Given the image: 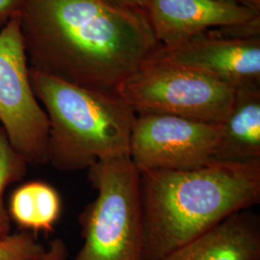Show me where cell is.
Masks as SVG:
<instances>
[{
	"label": "cell",
	"instance_id": "cell-1",
	"mask_svg": "<svg viewBox=\"0 0 260 260\" xmlns=\"http://www.w3.org/2000/svg\"><path fill=\"white\" fill-rule=\"evenodd\" d=\"M20 33L29 70L115 92L161 45L144 9L105 0H22Z\"/></svg>",
	"mask_w": 260,
	"mask_h": 260
},
{
	"label": "cell",
	"instance_id": "cell-2",
	"mask_svg": "<svg viewBox=\"0 0 260 260\" xmlns=\"http://www.w3.org/2000/svg\"><path fill=\"white\" fill-rule=\"evenodd\" d=\"M145 260H160L260 203V160L140 173Z\"/></svg>",
	"mask_w": 260,
	"mask_h": 260
},
{
	"label": "cell",
	"instance_id": "cell-3",
	"mask_svg": "<svg viewBox=\"0 0 260 260\" xmlns=\"http://www.w3.org/2000/svg\"><path fill=\"white\" fill-rule=\"evenodd\" d=\"M49 122L48 163L61 172L129 156L136 112L115 92L93 90L29 70Z\"/></svg>",
	"mask_w": 260,
	"mask_h": 260
},
{
	"label": "cell",
	"instance_id": "cell-4",
	"mask_svg": "<svg viewBox=\"0 0 260 260\" xmlns=\"http://www.w3.org/2000/svg\"><path fill=\"white\" fill-rule=\"evenodd\" d=\"M87 171L98 194L79 215L83 244L73 260H145L139 171L129 156Z\"/></svg>",
	"mask_w": 260,
	"mask_h": 260
},
{
	"label": "cell",
	"instance_id": "cell-5",
	"mask_svg": "<svg viewBox=\"0 0 260 260\" xmlns=\"http://www.w3.org/2000/svg\"><path fill=\"white\" fill-rule=\"evenodd\" d=\"M136 114H163L222 124L236 90L182 66L148 60L115 90Z\"/></svg>",
	"mask_w": 260,
	"mask_h": 260
},
{
	"label": "cell",
	"instance_id": "cell-6",
	"mask_svg": "<svg viewBox=\"0 0 260 260\" xmlns=\"http://www.w3.org/2000/svg\"><path fill=\"white\" fill-rule=\"evenodd\" d=\"M0 125L28 164H48L49 122L30 82L19 12L0 29Z\"/></svg>",
	"mask_w": 260,
	"mask_h": 260
},
{
	"label": "cell",
	"instance_id": "cell-7",
	"mask_svg": "<svg viewBox=\"0 0 260 260\" xmlns=\"http://www.w3.org/2000/svg\"><path fill=\"white\" fill-rule=\"evenodd\" d=\"M149 60L196 70L235 90L260 88V19L212 29L176 46H161Z\"/></svg>",
	"mask_w": 260,
	"mask_h": 260
},
{
	"label": "cell",
	"instance_id": "cell-8",
	"mask_svg": "<svg viewBox=\"0 0 260 260\" xmlns=\"http://www.w3.org/2000/svg\"><path fill=\"white\" fill-rule=\"evenodd\" d=\"M221 132L222 124L137 114L130 137V160L139 173L202 167L213 162Z\"/></svg>",
	"mask_w": 260,
	"mask_h": 260
},
{
	"label": "cell",
	"instance_id": "cell-9",
	"mask_svg": "<svg viewBox=\"0 0 260 260\" xmlns=\"http://www.w3.org/2000/svg\"><path fill=\"white\" fill-rule=\"evenodd\" d=\"M145 12L162 47L176 46L216 28L260 19V12L223 0H148Z\"/></svg>",
	"mask_w": 260,
	"mask_h": 260
},
{
	"label": "cell",
	"instance_id": "cell-10",
	"mask_svg": "<svg viewBox=\"0 0 260 260\" xmlns=\"http://www.w3.org/2000/svg\"><path fill=\"white\" fill-rule=\"evenodd\" d=\"M160 260H260L259 216L233 214Z\"/></svg>",
	"mask_w": 260,
	"mask_h": 260
},
{
	"label": "cell",
	"instance_id": "cell-11",
	"mask_svg": "<svg viewBox=\"0 0 260 260\" xmlns=\"http://www.w3.org/2000/svg\"><path fill=\"white\" fill-rule=\"evenodd\" d=\"M260 160V88L236 90L233 108L222 123L213 161Z\"/></svg>",
	"mask_w": 260,
	"mask_h": 260
},
{
	"label": "cell",
	"instance_id": "cell-12",
	"mask_svg": "<svg viewBox=\"0 0 260 260\" xmlns=\"http://www.w3.org/2000/svg\"><path fill=\"white\" fill-rule=\"evenodd\" d=\"M62 201L54 187L30 181L17 188L10 198V218L23 231L49 233L60 218Z\"/></svg>",
	"mask_w": 260,
	"mask_h": 260
},
{
	"label": "cell",
	"instance_id": "cell-13",
	"mask_svg": "<svg viewBox=\"0 0 260 260\" xmlns=\"http://www.w3.org/2000/svg\"><path fill=\"white\" fill-rule=\"evenodd\" d=\"M28 163L13 147L0 125V240L11 234V218L4 204V193L10 185L21 180L26 175Z\"/></svg>",
	"mask_w": 260,
	"mask_h": 260
},
{
	"label": "cell",
	"instance_id": "cell-14",
	"mask_svg": "<svg viewBox=\"0 0 260 260\" xmlns=\"http://www.w3.org/2000/svg\"><path fill=\"white\" fill-rule=\"evenodd\" d=\"M45 250L35 233L27 231L11 233L0 240V260H35Z\"/></svg>",
	"mask_w": 260,
	"mask_h": 260
},
{
	"label": "cell",
	"instance_id": "cell-15",
	"mask_svg": "<svg viewBox=\"0 0 260 260\" xmlns=\"http://www.w3.org/2000/svg\"><path fill=\"white\" fill-rule=\"evenodd\" d=\"M69 250L64 240L55 238L49 242L43 254L35 260H68Z\"/></svg>",
	"mask_w": 260,
	"mask_h": 260
},
{
	"label": "cell",
	"instance_id": "cell-16",
	"mask_svg": "<svg viewBox=\"0 0 260 260\" xmlns=\"http://www.w3.org/2000/svg\"><path fill=\"white\" fill-rule=\"evenodd\" d=\"M22 0H0V24L5 25L12 17L17 15Z\"/></svg>",
	"mask_w": 260,
	"mask_h": 260
},
{
	"label": "cell",
	"instance_id": "cell-17",
	"mask_svg": "<svg viewBox=\"0 0 260 260\" xmlns=\"http://www.w3.org/2000/svg\"><path fill=\"white\" fill-rule=\"evenodd\" d=\"M116 6L132 8V9H144L148 3V0H105Z\"/></svg>",
	"mask_w": 260,
	"mask_h": 260
},
{
	"label": "cell",
	"instance_id": "cell-18",
	"mask_svg": "<svg viewBox=\"0 0 260 260\" xmlns=\"http://www.w3.org/2000/svg\"><path fill=\"white\" fill-rule=\"evenodd\" d=\"M238 4L260 12V0H235Z\"/></svg>",
	"mask_w": 260,
	"mask_h": 260
},
{
	"label": "cell",
	"instance_id": "cell-19",
	"mask_svg": "<svg viewBox=\"0 0 260 260\" xmlns=\"http://www.w3.org/2000/svg\"><path fill=\"white\" fill-rule=\"evenodd\" d=\"M223 1H229V2H234V3H237L235 0H223Z\"/></svg>",
	"mask_w": 260,
	"mask_h": 260
}]
</instances>
